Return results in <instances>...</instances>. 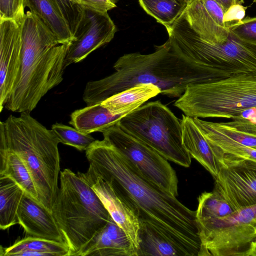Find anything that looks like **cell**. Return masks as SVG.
Instances as JSON below:
<instances>
[{
    "instance_id": "ba28073f",
    "label": "cell",
    "mask_w": 256,
    "mask_h": 256,
    "mask_svg": "<svg viewBox=\"0 0 256 256\" xmlns=\"http://www.w3.org/2000/svg\"><path fill=\"white\" fill-rule=\"evenodd\" d=\"M118 124L124 132L146 143L168 160L190 166L192 158L182 144L181 119L160 101L141 106L124 116Z\"/></svg>"
},
{
    "instance_id": "3957f363",
    "label": "cell",
    "mask_w": 256,
    "mask_h": 256,
    "mask_svg": "<svg viewBox=\"0 0 256 256\" xmlns=\"http://www.w3.org/2000/svg\"><path fill=\"white\" fill-rule=\"evenodd\" d=\"M21 66L4 105L13 112H30L42 98L63 80L69 44L56 36L30 11L21 24Z\"/></svg>"
},
{
    "instance_id": "7a4b0ae2",
    "label": "cell",
    "mask_w": 256,
    "mask_h": 256,
    "mask_svg": "<svg viewBox=\"0 0 256 256\" xmlns=\"http://www.w3.org/2000/svg\"><path fill=\"white\" fill-rule=\"evenodd\" d=\"M113 67L112 74L87 82L82 97L87 106L140 83L157 86L162 94L180 98L188 86L212 81L208 72L185 57L170 38L151 54H124Z\"/></svg>"
},
{
    "instance_id": "4dcf8cb0",
    "label": "cell",
    "mask_w": 256,
    "mask_h": 256,
    "mask_svg": "<svg viewBox=\"0 0 256 256\" xmlns=\"http://www.w3.org/2000/svg\"><path fill=\"white\" fill-rule=\"evenodd\" d=\"M209 144L216 158L228 155L256 162V149L252 148L234 144Z\"/></svg>"
},
{
    "instance_id": "5b68a950",
    "label": "cell",
    "mask_w": 256,
    "mask_h": 256,
    "mask_svg": "<svg viewBox=\"0 0 256 256\" xmlns=\"http://www.w3.org/2000/svg\"><path fill=\"white\" fill-rule=\"evenodd\" d=\"M52 213L69 248V256H74L110 216L84 173L68 168L60 172V187Z\"/></svg>"
},
{
    "instance_id": "ac0fdd59",
    "label": "cell",
    "mask_w": 256,
    "mask_h": 256,
    "mask_svg": "<svg viewBox=\"0 0 256 256\" xmlns=\"http://www.w3.org/2000/svg\"><path fill=\"white\" fill-rule=\"evenodd\" d=\"M181 123L184 147L191 158L198 162L215 178L220 170V164L209 143L192 118L182 114Z\"/></svg>"
},
{
    "instance_id": "8d00e7d4",
    "label": "cell",
    "mask_w": 256,
    "mask_h": 256,
    "mask_svg": "<svg viewBox=\"0 0 256 256\" xmlns=\"http://www.w3.org/2000/svg\"><path fill=\"white\" fill-rule=\"evenodd\" d=\"M226 12L232 6L236 4L238 0H216Z\"/></svg>"
},
{
    "instance_id": "cb8c5ba5",
    "label": "cell",
    "mask_w": 256,
    "mask_h": 256,
    "mask_svg": "<svg viewBox=\"0 0 256 256\" xmlns=\"http://www.w3.org/2000/svg\"><path fill=\"white\" fill-rule=\"evenodd\" d=\"M24 194V190L14 180L0 176V228L2 230L18 224V212Z\"/></svg>"
},
{
    "instance_id": "2e32d148",
    "label": "cell",
    "mask_w": 256,
    "mask_h": 256,
    "mask_svg": "<svg viewBox=\"0 0 256 256\" xmlns=\"http://www.w3.org/2000/svg\"><path fill=\"white\" fill-rule=\"evenodd\" d=\"M18 221L29 236L66 243L52 213L26 194L18 210Z\"/></svg>"
},
{
    "instance_id": "9a60e30c",
    "label": "cell",
    "mask_w": 256,
    "mask_h": 256,
    "mask_svg": "<svg viewBox=\"0 0 256 256\" xmlns=\"http://www.w3.org/2000/svg\"><path fill=\"white\" fill-rule=\"evenodd\" d=\"M138 256V249L125 232L110 216L102 228L74 256Z\"/></svg>"
},
{
    "instance_id": "f1b7e54d",
    "label": "cell",
    "mask_w": 256,
    "mask_h": 256,
    "mask_svg": "<svg viewBox=\"0 0 256 256\" xmlns=\"http://www.w3.org/2000/svg\"><path fill=\"white\" fill-rule=\"evenodd\" d=\"M52 130L60 142L80 151H86L96 140L90 134L83 133L74 127L62 124L56 123L52 124Z\"/></svg>"
},
{
    "instance_id": "7c38bea8",
    "label": "cell",
    "mask_w": 256,
    "mask_h": 256,
    "mask_svg": "<svg viewBox=\"0 0 256 256\" xmlns=\"http://www.w3.org/2000/svg\"><path fill=\"white\" fill-rule=\"evenodd\" d=\"M116 27L108 12L84 8V14L74 39L69 45L65 67L78 62L114 38Z\"/></svg>"
},
{
    "instance_id": "277c9868",
    "label": "cell",
    "mask_w": 256,
    "mask_h": 256,
    "mask_svg": "<svg viewBox=\"0 0 256 256\" xmlns=\"http://www.w3.org/2000/svg\"><path fill=\"white\" fill-rule=\"evenodd\" d=\"M60 142L52 130L30 112L10 115L0 122V149L12 152L22 159L32 178L39 202L51 212L59 188Z\"/></svg>"
},
{
    "instance_id": "8fae6325",
    "label": "cell",
    "mask_w": 256,
    "mask_h": 256,
    "mask_svg": "<svg viewBox=\"0 0 256 256\" xmlns=\"http://www.w3.org/2000/svg\"><path fill=\"white\" fill-rule=\"evenodd\" d=\"M214 190L234 210L256 204V162L221 155Z\"/></svg>"
},
{
    "instance_id": "8992f818",
    "label": "cell",
    "mask_w": 256,
    "mask_h": 256,
    "mask_svg": "<svg viewBox=\"0 0 256 256\" xmlns=\"http://www.w3.org/2000/svg\"><path fill=\"white\" fill-rule=\"evenodd\" d=\"M167 31L180 52L204 68L213 81L256 72V46L242 40L230 30L224 42H208L192 28L184 12Z\"/></svg>"
},
{
    "instance_id": "ffe728a7",
    "label": "cell",
    "mask_w": 256,
    "mask_h": 256,
    "mask_svg": "<svg viewBox=\"0 0 256 256\" xmlns=\"http://www.w3.org/2000/svg\"><path fill=\"white\" fill-rule=\"evenodd\" d=\"M184 14L192 28L202 38L211 42H222L230 34V28L220 26L206 10L201 0L190 4Z\"/></svg>"
},
{
    "instance_id": "f546056e",
    "label": "cell",
    "mask_w": 256,
    "mask_h": 256,
    "mask_svg": "<svg viewBox=\"0 0 256 256\" xmlns=\"http://www.w3.org/2000/svg\"><path fill=\"white\" fill-rule=\"evenodd\" d=\"M52 0L60 10L74 39L84 16V8L78 0Z\"/></svg>"
},
{
    "instance_id": "5bb4252c",
    "label": "cell",
    "mask_w": 256,
    "mask_h": 256,
    "mask_svg": "<svg viewBox=\"0 0 256 256\" xmlns=\"http://www.w3.org/2000/svg\"><path fill=\"white\" fill-rule=\"evenodd\" d=\"M85 177L110 216L125 232L138 250L140 222L132 210L116 194L112 186L89 166Z\"/></svg>"
},
{
    "instance_id": "4316f807",
    "label": "cell",
    "mask_w": 256,
    "mask_h": 256,
    "mask_svg": "<svg viewBox=\"0 0 256 256\" xmlns=\"http://www.w3.org/2000/svg\"><path fill=\"white\" fill-rule=\"evenodd\" d=\"M142 8L166 30L180 16L188 5L186 0H138Z\"/></svg>"
},
{
    "instance_id": "44dd1931",
    "label": "cell",
    "mask_w": 256,
    "mask_h": 256,
    "mask_svg": "<svg viewBox=\"0 0 256 256\" xmlns=\"http://www.w3.org/2000/svg\"><path fill=\"white\" fill-rule=\"evenodd\" d=\"M125 116L114 114L98 103L76 110L70 115V124L80 132L90 134L102 132L119 122Z\"/></svg>"
},
{
    "instance_id": "7402d4cb",
    "label": "cell",
    "mask_w": 256,
    "mask_h": 256,
    "mask_svg": "<svg viewBox=\"0 0 256 256\" xmlns=\"http://www.w3.org/2000/svg\"><path fill=\"white\" fill-rule=\"evenodd\" d=\"M24 4L56 36L60 44H71L74 38L68 25L60 10L52 0H24Z\"/></svg>"
},
{
    "instance_id": "f35d334b",
    "label": "cell",
    "mask_w": 256,
    "mask_h": 256,
    "mask_svg": "<svg viewBox=\"0 0 256 256\" xmlns=\"http://www.w3.org/2000/svg\"><path fill=\"white\" fill-rule=\"evenodd\" d=\"M194 0H186L187 2H188V4H190Z\"/></svg>"
},
{
    "instance_id": "74e56055",
    "label": "cell",
    "mask_w": 256,
    "mask_h": 256,
    "mask_svg": "<svg viewBox=\"0 0 256 256\" xmlns=\"http://www.w3.org/2000/svg\"><path fill=\"white\" fill-rule=\"evenodd\" d=\"M246 256H256V239L250 244Z\"/></svg>"
},
{
    "instance_id": "484cf974",
    "label": "cell",
    "mask_w": 256,
    "mask_h": 256,
    "mask_svg": "<svg viewBox=\"0 0 256 256\" xmlns=\"http://www.w3.org/2000/svg\"><path fill=\"white\" fill-rule=\"evenodd\" d=\"M185 256L176 244L147 224L140 222L138 256Z\"/></svg>"
},
{
    "instance_id": "e575fe53",
    "label": "cell",
    "mask_w": 256,
    "mask_h": 256,
    "mask_svg": "<svg viewBox=\"0 0 256 256\" xmlns=\"http://www.w3.org/2000/svg\"><path fill=\"white\" fill-rule=\"evenodd\" d=\"M245 14V8L240 4L232 6L225 14V21L229 24L242 20Z\"/></svg>"
},
{
    "instance_id": "d6a6232c",
    "label": "cell",
    "mask_w": 256,
    "mask_h": 256,
    "mask_svg": "<svg viewBox=\"0 0 256 256\" xmlns=\"http://www.w3.org/2000/svg\"><path fill=\"white\" fill-rule=\"evenodd\" d=\"M24 8V0H0V20L10 19L22 23Z\"/></svg>"
},
{
    "instance_id": "9c48e42d",
    "label": "cell",
    "mask_w": 256,
    "mask_h": 256,
    "mask_svg": "<svg viewBox=\"0 0 256 256\" xmlns=\"http://www.w3.org/2000/svg\"><path fill=\"white\" fill-rule=\"evenodd\" d=\"M197 222L202 243L200 256H246L256 239V204L224 217Z\"/></svg>"
},
{
    "instance_id": "1f68e13d",
    "label": "cell",
    "mask_w": 256,
    "mask_h": 256,
    "mask_svg": "<svg viewBox=\"0 0 256 256\" xmlns=\"http://www.w3.org/2000/svg\"><path fill=\"white\" fill-rule=\"evenodd\" d=\"M229 28L242 40L256 46V17L246 18L232 22Z\"/></svg>"
},
{
    "instance_id": "d4e9b609",
    "label": "cell",
    "mask_w": 256,
    "mask_h": 256,
    "mask_svg": "<svg viewBox=\"0 0 256 256\" xmlns=\"http://www.w3.org/2000/svg\"><path fill=\"white\" fill-rule=\"evenodd\" d=\"M0 176L12 178L22 188L24 194L39 202L32 178L23 161L16 153L0 149Z\"/></svg>"
},
{
    "instance_id": "ab89813d",
    "label": "cell",
    "mask_w": 256,
    "mask_h": 256,
    "mask_svg": "<svg viewBox=\"0 0 256 256\" xmlns=\"http://www.w3.org/2000/svg\"><path fill=\"white\" fill-rule=\"evenodd\" d=\"M254 2L256 3V0H252Z\"/></svg>"
},
{
    "instance_id": "e0dca14e",
    "label": "cell",
    "mask_w": 256,
    "mask_h": 256,
    "mask_svg": "<svg viewBox=\"0 0 256 256\" xmlns=\"http://www.w3.org/2000/svg\"><path fill=\"white\" fill-rule=\"evenodd\" d=\"M192 118L209 144H234L256 149V124L239 119L215 122Z\"/></svg>"
},
{
    "instance_id": "4fadbf2b",
    "label": "cell",
    "mask_w": 256,
    "mask_h": 256,
    "mask_svg": "<svg viewBox=\"0 0 256 256\" xmlns=\"http://www.w3.org/2000/svg\"><path fill=\"white\" fill-rule=\"evenodd\" d=\"M21 24L14 20H0V112L20 74L22 46Z\"/></svg>"
},
{
    "instance_id": "6da1fadb",
    "label": "cell",
    "mask_w": 256,
    "mask_h": 256,
    "mask_svg": "<svg viewBox=\"0 0 256 256\" xmlns=\"http://www.w3.org/2000/svg\"><path fill=\"white\" fill-rule=\"evenodd\" d=\"M90 166L144 222L178 246L185 256H200L202 243L196 211L146 178L104 140L86 150Z\"/></svg>"
},
{
    "instance_id": "d590c367",
    "label": "cell",
    "mask_w": 256,
    "mask_h": 256,
    "mask_svg": "<svg viewBox=\"0 0 256 256\" xmlns=\"http://www.w3.org/2000/svg\"><path fill=\"white\" fill-rule=\"evenodd\" d=\"M239 119L250 121L254 124H256V107L246 109L232 120Z\"/></svg>"
},
{
    "instance_id": "d6986e66",
    "label": "cell",
    "mask_w": 256,
    "mask_h": 256,
    "mask_svg": "<svg viewBox=\"0 0 256 256\" xmlns=\"http://www.w3.org/2000/svg\"><path fill=\"white\" fill-rule=\"evenodd\" d=\"M160 94L157 86L140 83L110 96L101 104L114 114L126 116Z\"/></svg>"
},
{
    "instance_id": "83f0119b",
    "label": "cell",
    "mask_w": 256,
    "mask_h": 256,
    "mask_svg": "<svg viewBox=\"0 0 256 256\" xmlns=\"http://www.w3.org/2000/svg\"><path fill=\"white\" fill-rule=\"evenodd\" d=\"M234 210L214 190L204 192L198 198L196 210L197 220L219 218L231 214Z\"/></svg>"
},
{
    "instance_id": "603a6c76",
    "label": "cell",
    "mask_w": 256,
    "mask_h": 256,
    "mask_svg": "<svg viewBox=\"0 0 256 256\" xmlns=\"http://www.w3.org/2000/svg\"><path fill=\"white\" fill-rule=\"evenodd\" d=\"M66 243L28 236L7 248L0 246V256H69Z\"/></svg>"
},
{
    "instance_id": "52a82bcc",
    "label": "cell",
    "mask_w": 256,
    "mask_h": 256,
    "mask_svg": "<svg viewBox=\"0 0 256 256\" xmlns=\"http://www.w3.org/2000/svg\"><path fill=\"white\" fill-rule=\"evenodd\" d=\"M174 106L192 118L232 119L256 107V72L189 85Z\"/></svg>"
},
{
    "instance_id": "836d02e7",
    "label": "cell",
    "mask_w": 256,
    "mask_h": 256,
    "mask_svg": "<svg viewBox=\"0 0 256 256\" xmlns=\"http://www.w3.org/2000/svg\"><path fill=\"white\" fill-rule=\"evenodd\" d=\"M84 8L102 12H107L116 7L115 0H78Z\"/></svg>"
},
{
    "instance_id": "30bf717a",
    "label": "cell",
    "mask_w": 256,
    "mask_h": 256,
    "mask_svg": "<svg viewBox=\"0 0 256 256\" xmlns=\"http://www.w3.org/2000/svg\"><path fill=\"white\" fill-rule=\"evenodd\" d=\"M104 140L130 160L148 179L178 195V179L168 160L142 140L128 134L118 123L102 132Z\"/></svg>"
}]
</instances>
